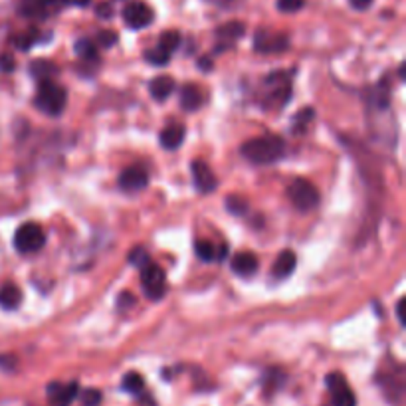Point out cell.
Returning <instances> with one entry per match:
<instances>
[{
  "instance_id": "6da1fadb",
  "label": "cell",
  "mask_w": 406,
  "mask_h": 406,
  "mask_svg": "<svg viewBox=\"0 0 406 406\" xmlns=\"http://www.w3.org/2000/svg\"><path fill=\"white\" fill-rule=\"evenodd\" d=\"M242 155L254 165H271L285 153V143L280 137H256L242 145Z\"/></svg>"
},
{
  "instance_id": "7a4b0ae2",
  "label": "cell",
  "mask_w": 406,
  "mask_h": 406,
  "mask_svg": "<svg viewBox=\"0 0 406 406\" xmlns=\"http://www.w3.org/2000/svg\"><path fill=\"white\" fill-rule=\"evenodd\" d=\"M66 102H68V93H66V90H64L62 86H57L54 79L40 81L34 97L36 107H38L40 111L56 117V115H60V113L64 111Z\"/></svg>"
},
{
  "instance_id": "3957f363",
  "label": "cell",
  "mask_w": 406,
  "mask_h": 406,
  "mask_svg": "<svg viewBox=\"0 0 406 406\" xmlns=\"http://www.w3.org/2000/svg\"><path fill=\"white\" fill-rule=\"evenodd\" d=\"M264 102L262 105H266V109L271 107H280L287 103V100L292 97V83H290V78L285 74H271L270 78L264 81Z\"/></svg>"
},
{
  "instance_id": "277c9868",
  "label": "cell",
  "mask_w": 406,
  "mask_h": 406,
  "mask_svg": "<svg viewBox=\"0 0 406 406\" xmlns=\"http://www.w3.org/2000/svg\"><path fill=\"white\" fill-rule=\"evenodd\" d=\"M141 285L149 299H161L167 294V278L161 266L149 259L147 264L141 266Z\"/></svg>"
},
{
  "instance_id": "5b68a950",
  "label": "cell",
  "mask_w": 406,
  "mask_h": 406,
  "mask_svg": "<svg viewBox=\"0 0 406 406\" xmlns=\"http://www.w3.org/2000/svg\"><path fill=\"white\" fill-rule=\"evenodd\" d=\"M46 244V234L42 230V226L36 224V222H26L22 224L16 234H14V248L22 254H32V252H38L42 250V246Z\"/></svg>"
},
{
  "instance_id": "8992f818",
  "label": "cell",
  "mask_w": 406,
  "mask_h": 406,
  "mask_svg": "<svg viewBox=\"0 0 406 406\" xmlns=\"http://www.w3.org/2000/svg\"><path fill=\"white\" fill-rule=\"evenodd\" d=\"M287 196L297 210L307 212L311 208H316L319 204V191L305 179H295L290 187H287Z\"/></svg>"
},
{
  "instance_id": "52a82bcc",
  "label": "cell",
  "mask_w": 406,
  "mask_h": 406,
  "mask_svg": "<svg viewBox=\"0 0 406 406\" xmlns=\"http://www.w3.org/2000/svg\"><path fill=\"white\" fill-rule=\"evenodd\" d=\"M377 383H379L388 402H393V405L402 402V396H405V371H402V367H396L391 372H379Z\"/></svg>"
},
{
  "instance_id": "ba28073f",
  "label": "cell",
  "mask_w": 406,
  "mask_h": 406,
  "mask_svg": "<svg viewBox=\"0 0 406 406\" xmlns=\"http://www.w3.org/2000/svg\"><path fill=\"white\" fill-rule=\"evenodd\" d=\"M331 405L333 406H357V396L347 383V379L341 372H329L325 377Z\"/></svg>"
},
{
  "instance_id": "9c48e42d",
  "label": "cell",
  "mask_w": 406,
  "mask_h": 406,
  "mask_svg": "<svg viewBox=\"0 0 406 406\" xmlns=\"http://www.w3.org/2000/svg\"><path fill=\"white\" fill-rule=\"evenodd\" d=\"M155 14L145 2H129L123 8V20L133 30H143L153 22Z\"/></svg>"
},
{
  "instance_id": "30bf717a",
  "label": "cell",
  "mask_w": 406,
  "mask_h": 406,
  "mask_svg": "<svg viewBox=\"0 0 406 406\" xmlns=\"http://www.w3.org/2000/svg\"><path fill=\"white\" fill-rule=\"evenodd\" d=\"M46 395L52 406H69L79 395L78 381L72 383H50L46 388Z\"/></svg>"
},
{
  "instance_id": "8fae6325",
  "label": "cell",
  "mask_w": 406,
  "mask_h": 406,
  "mask_svg": "<svg viewBox=\"0 0 406 406\" xmlns=\"http://www.w3.org/2000/svg\"><path fill=\"white\" fill-rule=\"evenodd\" d=\"M192 181H194V187L196 191L203 192V194H208L216 189V177L215 172L210 170V167L204 163V161H194L192 163Z\"/></svg>"
},
{
  "instance_id": "7c38bea8",
  "label": "cell",
  "mask_w": 406,
  "mask_h": 406,
  "mask_svg": "<svg viewBox=\"0 0 406 406\" xmlns=\"http://www.w3.org/2000/svg\"><path fill=\"white\" fill-rule=\"evenodd\" d=\"M254 48L264 54H273V52H283L287 48V36L285 34H271L268 30H259L254 40Z\"/></svg>"
},
{
  "instance_id": "4fadbf2b",
  "label": "cell",
  "mask_w": 406,
  "mask_h": 406,
  "mask_svg": "<svg viewBox=\"0 0 406 406\" xmlns=\"http://www.w3.org/2000/svg\"><path fill=\"white\" fill-rule=\"evenodd\" d=\"M147 172L143 169H137V167L125 169L123 172H121V177H119V187H121L125 192L143 191V189L147 187Z\"/></svg>"
},
{
  "instance_id": "5bb4252c",
  "label": "cell",
  "mask_w": 406,
  "mask_h": 406,
  "mask_svg": "<svg viewBox=\"0 0 406 406\" xmlns=\"http://www.w3.org/2000/svg\"><path fill=\"white\" fill-rule=\"evenodd\" d=\"M258 266L259 264L256 254H252V252H238L232 258V266L230 268L240 278H250V276H254L258 271Z\"/></svg>"
},
{
  "instance_id": "9a60e30c",
  "label": "cell",
  "mask_w": 406,
  "mask_h": 406,
  "mask_svg": "<svg viewBox=\"0 0 406 406\" xmlns=\"http://www.w3.org/2000/svg\"><path fill=\"white\" fill-rule=\"evenodd\" d=\"M295 264H297V258H295L294 252H292V250H283L282 254L278 256V259H276L273 268H271L273 278H278V280L290 278V276L294 273Z\"/></svg>"
},
{
  "instance_id": "2e32d148",
  "label": "cell",
  "mask_w": 406,
  "mask_h": 406,
  "mask_svg": "<svg viewBox=\"0 0 406 406\" xmlns=\"http://www.w3.org/2000/svg\"><path fill=\"white\" fill-rule=\"evenodd\" d=\"M172 91H175V79L170 78V76H158V78H155L149 83V93L157 102L169 100L170 95H172Z\"/></svg>"
},
{
  "instance_id": "e0dca14e",
  "label": "cell",
  "mask_w": 406,
  "mask_h": 406,
  "mask_svg": "<svg viewBox=\"0 0 406 406\" xmlns=\"http://www.w3.org/2000/svg\"><path fill=\"white\" fill-rule=\"evenodd\" d=\"M20 304H22V292H20V287L14 285V283H4V285L0 287V307L6 309V311H14V309L20 307Z\"/></svg>"
},
{
  "instance_id": "ac0fdd59",
  "label": "cell",
  "mask_w": 406,
  "mask_h": 406,
  "mask_svg": "<svg viewBox=\"0 0 406 406\" xmlns=\"http://www.w3.org/2000/svg\"><path fill=\"white\" fill-rule=\"evenodd\" d=\"M203 105V91L194 83H187L181 90V107L184 111H196Z\"/></svg>"
},
{
  "instance_id": "d6986e66",
  "label": "cell",
  "mask_w": 406,
  "mask_h": 406,
  "mask_svg": "<svg viewBox=\"0 0 406 406\" xmlns=\"http://www.w3.org/2000/svg\"><path fill=\"white\" fill-rule=\"evenodd\" d=\"M182 141H184V127L179 123H172L169 125V127H165L163 133H161V145L165 149H169V151H175V149L181 147Z\"/></svg>"
},
{
  "instance_id": "ffe728a7",
  "label": "cell",
  "mask_w": 406,
  "mask_h": 406,
  "mask_svg": "<svg viewBox=\"0 0 406 406\" xmlns=\"http://www.w3.org/2000/svg\"><path fill=\"white\" fill-rule=\"evenodd\" d=\"M216 36H218V40H220V42H224L226 46H232L234 42H236L238 38H242V36H244V24L242 22L224 24V26H220V28H218Z\"/></svg>"
},
{
  "instance_id": "44dd1931",
  "label": "cell",
  "mask_w": 406,
  "mask_h": 406,
  "mask_svg": "<svg viewBox=\"0 0 406 406\" xmlns=\"http://www.w3.org/2000/svg\"><path fill=\"white\" fill-rule=\"evenodd\" d=\"M121 388H123L125 393H129V395L141 396L145 393V379L135 371L127 372L123 377V381H121Z\"/></svg>"
},
{
  "instance_id": "7402d4cb",
  "label": "cell",
  "mask_w": 406,
  "mask_h": 406,
  "mask_svg": "<svg viewBox=\"0 0 406 406\" xmlns=\"http://www.w3.org/2000/svg\"><path fill=\"white\" fill-rule=\"evenodd\" d=\"M30 72H32V76L38 81H46V79H54V76H57L60 69L52 62H48V60H38V62H34L30 66Z\"/></svg>"
},
{
  "instance_id": "603a6c76",
  "label": "cell",
  "mask_w": 406,
  "mask_h": 406,
  "mask_svg": "<svg viewBox=\"0 0 406 406\" xmlns=\"http://www.w3.org/2000/svg\"><path fill=\"white\" fill-rule=\"evenodd\" d=\"M181 44V34L177 30H169V32H163L158 38V48L165 50L167 54H172Z\"/></svg>"
},
{
  "instance_id": "cb8c5ba5",
  "label": "cell",
  "mask_w": 406,
  "mask_h": 406,
  "mask_svg": "<svg viewBox=\"0 0 406 406\" xmlns=\"http://www.w3.org/2000/svg\"><path fill=\"white\" fill-rule=\"evenodd\" d=\"M283 372L280 371H270L266 377H264V391H266V396H271L278 388H282L283 384Z\"/></svg>"
},
{
  "instance_id": "d4e9b609",
  "label": "cell",
  "mask_w": 406,
  "mask_h": 406,
  "mask_svg": "<svg viewBox=\"0 0 406 406\" xmlns=\"http://www.w3.org/2000/svg\"><path fill=\"white\" fill-rule=\"evenodd\" d=\"M194 250H196V256L203 262H215L216 259V246L208 240H198L194 244Z\"/></svg>"
},
{
  "instance_id": "484cf974",
  "label": "cell",
  "mask_w": 406,
  "mask_h": 406,
  "mask_svg": "<svg viewBox=\"0 0 406 406\" xmlns=\"http://www.w3.org/2000/svg\"><path fill=\"white\" fill-rule=\"evenodd\" d=\"M76 52L86 62H95L97 60V48H95V44L91 40H79L78 44H76Z\"/></svg>"
},
{
  "instance_id": "4316f807",
  "label": "cell",
  "mask_w": 406,
  "mask_h": 406,
  "mask_svg": "<svg viewBox=\"0 0 406 406\" xmlns=\"http://www.w3.org/2000/svg\"><path fill=\"white\" fill-rule=\"evenodd\" d=\"M79 402L81 406H102L103 396L97 388H88L83 393H79Z\"/></svg>"
},
{
  "instance_id": "83f0119b",
  "label": "cell",
  "mask_w": 406,
  "mask_h": 406,
  "mask_svg": "<svg viewBox=\"0 0 406 406\" xmlns=\"http://www.w3.org/2000/svg\"><path fill=\"white\" fill-rule=\"evenodd\" d=\"M36 40H38V32H36L34 28H30L28 32H22V34L16 36V38H14V44H16V48H20V50H30V48L36 44Z\"/></svg>"
},
{
  "instance_id": "f1b7e54d",
  "label": "cell",
  "mask_w": 406,
  "mask_h": 406,
  "mask_svg": "<svg viewBox=\"0 0 406 406\" xmlns=\"http://www.w3.org/2000/svg\"><path fill=\"white\" fill-rule=\"evenodd\" d=\"M145 57H147L149 64H153V66H165V64H169L170 62V54H167L165 50H161L158 46L155 50L145 52Z\"/></svg>"
},
{
  "instance_id": "f546056e",
  "label": "cell",
  "mask_w": 406,
  "mask_h": 406,
  "mask_svg": "<svg viewBox=\"0 0 406 406\" xmlns=\"http://www.w3.org/2000/svg\"><path fill=\"white\" fill-rule=\"evenodd\" d=\"M226 206H228L230 212H234V215L238 216H242L248 210V203H246L242 196H228V198H226Z\"/></svg>"
},
{
  "instance_id": "4dcf8cb0",
  "label": "cell",
  "mask_w": 406,
  "mask_h": 406,
  "mask_svg": "<svg viewBox=\"0 0 406 406\" xmlns=\"http://www.w3.org/2000/svg\"><path fill=\"white\" fill-rule=\"evenodd\" d=\"M42 6H88L90 0H38Z\"/></svg>"
},
{
  "instance_id": "1f68e13d",
  "label": "cell",
  "mask_w": 406,
  "mask_h": 406,
  "mask_svg": "<svg viewBox=\"0 0 406 406\" xmlns=\"http://www.w3.org/2000/svg\"><path fill=\"white\" fill-rule=\"evenodd\" d=\"M311 119H313V109H304L297 117H294V131H304Z\"/></svg>"
},
{
  "instance_id": "d6a6232c",
  "label": "cell",
  "mask_w": 406,
  "mask_h": 406,
  "mask_svg": "<svg viewBox=\"0 0 406 406\" xmlns=\"http://www.w3.org/2000/svg\"><path fill=\"white\" fill-rule=\"evenodd\" d=\"M305 0H278V11L282 12H297L304 8Z\"/></svg>"
},
{
  "instance_id": "836d02e7",
  "label": "cell",
  "mask_w": 406,
  "mask_h": 406,
  "mask_svg": "<svg viewBox=\"0 0 406 406\" xmlns=\"http://www.w3.org/2000/svg\"><path fill=\"white\" fill-rule=\"evenodd\" d=\"M129 259H131V264H135V266H143V264H147L149 262V256L147 252L143 248H133V252H131V256H129Z\"/></svg>"
},
{
  "instance_id": "e575fe53",
  "label": "cell",
  "mask_w": 406,
  "mask_h": 406,
  "mask_svg": "<svg viewBox=\"0 0 406 406\" xmlns=\"http://www.w3.org/2000/svg\"><path fill=\"white\" fill-rule=\"evenodd\" d=\"M97 42L105 48H111L113 44H117V34L111 32V30H105V32H100L97 34Z\"/></svg>"
},
{
  "instance_id": "d590c367",
  "label": "cell",
  "mask_w": 406,
  "mask_h": 406,
  "mask_svg": "<svg viewBox=\"0 0 406 406\" xmlns=\"http://www.w3.org/2000/svg\"><path fill=\"white\" fill-rule=\"evenodd\" d=\"M16 367V357L12 355H0V369L2 371H14Z\"/></svg>"
},
{
  "instance_id": "8d00e7d4",
  "label": "cell",
  "mask_w": 406,
  "mask_h": 406,
  "mask_svg": "<svg viewBox=\"0 0 406 406\" xmlns=\"http://www.w3.org/2000/svg\"><path fill=\"white\" fill-rule=\"evenodd\" d=\"M135 304V297L129 294V292H125V294H119V299H117V305L125 309V307H129V305Z\"/></svg>"
},
{
  "instance_id": "74e56055",
  "label": "cell",
  "mask_w": 406,
  "mask_h": 406,
  "mask_svg": "<svg viewBox=\"0 0 406 406\" xmlns=\"http://www.w3.org/2000/svg\"><path fill=\"white\" fill-rule=\"evenodd\" d=\"M405 297H400V299L396 302V317H398V323H400L402 327H405Z\"/></svg>"
},
{
  "instance_id": "f35d334b",
  "label": "cell",
  "mask_w": 406,
  "mask_h": 406,
  "mask_svg": "<svg viewBox=\"0 0 406 406\" xmlns=\"http://www.w3.org/2000/svg\"><path fill=\"white\" fill-rule=\"evenodd\" d=\"M0 69L2 72H12L14 69V60L8 54H4V56H0Z\"/></svg>"
},
{
  "instance_id": "ab89813d",
  "label": "cell",
  "mask_w": 406,
  "mask_h": 406,
  "mask_svg": "<svg viewBox=\"0 0 406 406\" xmlns=\"http://www.w3.org/2000/svg\"><path fill=\"white\" fill-rule=\"evenodd\" d=\"M349 2L351 6L357 8V11H367V8L372 4V0H349Z\"/></svg>"
},
{
  "instance_id": "60d3db41",
  "label": "cell",
  "mask_w": 406,
  "mask_h": 406,
  "mask_svg": "<svg viewBox=\"0 0 406 406\" xmlns=\"http://www.w3.org/2000/svg\"><path fill=\"white\" fill-rule=\"evenodd\" d=\"M97 14L105 16V18H111V6H109V4H100V6H97Z\"/></svg>"
}]
</instances>
